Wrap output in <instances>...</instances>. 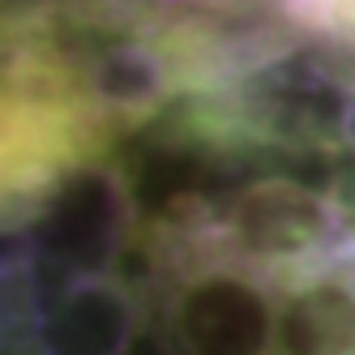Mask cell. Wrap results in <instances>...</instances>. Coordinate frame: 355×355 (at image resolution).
I'll list each match as a JSON object with an SVG mask.
<instances>
[{
	"label": "cell",
	"instance_id": "7a4b0ae2",
	"mask_svg": "<svg viewBox=\"0 0 355 355\" xmlns=\"http://www.w3.org/2000/svg\"><path fill=\"white\" fill-rule=\"evenodd\" d=\"M155 287L163 343L175 355H270L278 343L274 278L218 252L146 270Z\"/></svg>",
	"mask_w": 355,
	"mask_h": 355
},
{
	"label": "cell",
	"instance_id": "8992f818",
	"mask_svg": "<svg viewBox=\"0 0 355 355\" xmlns=\"http://www.w3.org/2000/svg\"><path fill=\"white\" fill-rule=\"evenodd\" d=\"M338 146L355 155V78H351V86H347V94H343V112H338Z\"/></svg>",
	"mask_w": 355,
	"mask_h": 355
},
{
	"label": "cell",
	"instance_id": "3957f363",
	"mask_svg": "<svg viewBox=\"0 0 355 355\" xmlns=\"http://www.w3.org/2000/svg\"><path fill=\"white\" fill-rule=\"evenodd\" d=\"M26 252V248H21ZM31 266V257H26ZM43 355H133L150 300L129 274H43L31 266Z\"/></svg>",
	"mask_w": 355,
	"mask_h": 355
},
{
	"label": "cell",
	"instance_id": "6da1fadb",
	"mask_svg": "<svg viewBox=\"0 0 355 355\" xmlns=\"http://www.w3.org/2000/svg\"><path fill=\"white\" fill-rule=\"evenodd\" d=\"M355 248V218L338 193L295 175H257L214 206L210 252L274 278L278 287Z\"/></svg>",
	"mask_w": 355,
	"mask_h": 355
},
{
	"label": "cell",
	"instance_id": "277c9868",
	"mask_svg": "<svg viewBox=\"0 0 355 355\" xmlns=\"http://www.w3.org/2000/svg\"><path fill=\"white\" fill-rule=\"evenodd\" d=\"M278 355H355V248L283 283Z\"/></svg>",
	"mask_w": 355,
	"mask_h": 355
},
{
	"label": "cell",
	"instance_id": "5b68a950",
	"mask_svg": "<svg viewBox=\"0 0 355 355\" xmlns=\"http://www.w3.org/2000/svg\"><path fill=\"white\" fill-rule=\"evenodd\" d=\"M0 355H43L35 325V283L21 244L0 252Z\"/></svg>",
	"mask_w": 355,
	"mask_h": 355
}]
</instances>
